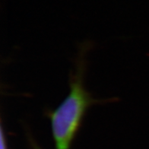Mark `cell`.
<instances>
[{"instance_id":"6da1fadb","label":"cell","mask_w":149,"mask_h":149,"mask_svg":"<svg viewBox=\"0 0 149 149\" xmlns=\"http://www.w3.org/2000/svg\"><path fill=\"white\" fill-rule=\"evenodd\" d=\"M84 62L78 63L70 81V91L49 115L56 149H70L88 108L94 102L83 84Z\"/></svg>"}]
</instances>
